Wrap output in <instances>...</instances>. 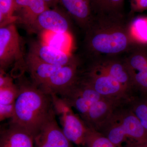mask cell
<instances>
[{
    "label": "cell",
    "instance_id": "6da1fadb",
    "mask_svg": "<svg viewBox=\"0 0 147 147\" xmlns=\"http://www.w3.org/2000/svg\"><path fill=\"white\" fill-rule=\"evenodd\" d=\"M123 15L94 16L86 30L87 47L93 53L114 56L126 52L135 45Z\"/></svg>",
    "mask_w": 147,
    "mask_h": 147
},
{
    "label": "cell",
    "instance_id": "7a4b0ae2",
    "mask_svg": "<svg viewBox=\"0 0 147 147\" xmlns=\"http://www.w3.org/2000/svg\"><path fill=\"white\" fill-rule=\"evenodd\" d=\"M18 86L14 114L9 124L24 129L34 137L55 112L52 98L33 83L21 82Z\"/></svg>",
    "mask_w": 147,
    "mask_h": 147
},
{
    "label": "cell",
    "instance_id": "3957f363",
    "mask_svg": "<svg viewBox=\"0 0 147 147\" xmlns=\"http://www.w3.org/2000/svg\"><path fill=\"white\" fill-rule=\"evenodd\" d=\"M103 134L117 147L127 138L136 143L147 142V130L133 112L111 118L106 123Z\"/></svg>",
    "mask_w": 147,
    "mask_h": 147
},
{
    "label": "cell",
    "instance_id": "277c9868",
    "mask_svg": "<svg viewBox=\"0 0 147 147\" xmlns=\"http://www.w3.org/2000/svg\"><path fill=\"white\" fill-rule=\"evenodd\" d=\"M50 95L54 111L56 115L59 116L62 129L66 137L71 143L77 145H85L88 127L74 113L71 105L66 100L57 94Z\"/></svg>",
    "mask_w": 147,
    "mask_h": 147
},
{
    "label": "cell",
    "instance_id": "5b68a950",
    "mask_svg": "<svg viewBox=\"0 0 147 147\" xmlns=\"http://www.w3.org/2000/svg\"><path fill=\"white\" fill-rule=\"evenodd\" d=\"M22 55L21 40L13 23L0 28V69L5 71Z\"/></svg>",
    "mask_w": 147,
    "mask_h": 147
},
{
    "label": "cell",
    "instance_id": "8992f818",
    "mask_svg": "<svg viewBox=\"0 0 147 147\" xmlns=\"http://www.w3.org/2000/svg\"><path fill=\"white\" fill-rule=\"evenodd\" d=\"M77 66V61L63 66L38 87L47 94L63 96L76 84Z\"/></svg>",
    "mask_w": 147,
    "mask_h": 147
},
{
    "label": "cell",
    "instance_id": "52a82bcc",
    "mask_svg": "<svg viewBox=\"0 0 147 147\" xmlns=\"http://www.w3.org/2000/svg\"><path fill=\"white\" fill-rule=\"evenodd\" d=\"M29 28L42 33L68 34L70 23L65 13L55 7L49 8L40 13Z\"/></svg>",
    "mask_w": 147,
    "mask_h": 147
},
{
    "label": "cell",
    "instance_id": "ba28073f",
    "mask_svg": "<svg viewBox=\"0 0 147 147\" xmlns=\"http://www.w3.org/2000/svg\"><path fill=\"white\" fill-rule=\"evenodd\" d=\"M55 115V112L34 137V147H73L58 124Z\"/></svg>",
    "mask_w": 147,
    "mask_h": 147
},
{
    "label": "cell",
    "instance_id": "9c48e42d",
    "mask_svg": "<svg viewBox=\"0 0 147 147\" xmlns=\"http://www.w3.org/2000/svg\"><path fill=\"white\" fill-rule=\"evenodd\" d=\"M85 82L103 97H114L126 90L125 87L101 69L93 66Z\"/></svg>",
    "mask_w": 147,
    "mask_h": 147
},
{
    "label": "cell",
    "instance_id": "30bf717a",
    "mask_svg": "<svg viewBox=\"0 0 147 147\" xmlns=\"http://www.w3.org/2000/svg\"><path fill=\"white\" fill-rule=\"evenodd\" d=\"M28 54L55 65L64 66L77 61L69 53L55 48L43 41L33 42L30 45Z\"/></svg>",
    "mask_w": 147,
    "mask_h": 147
},
{
    "label": "cell",
    "instance_id": "8fae6325",
    "mask_svg": "<svg viewBox=\"0 0 147 147\" xmlns=\"http://www.w3.org/2000/svg\"><path fill=\"white\" fill-rule=\"evenodd\" d=\"M49 8L43 0H15L13 16L16 21L29 28L40 13Z\"/></svg>",
    "mask_w": 147,
    "mask_h": 147
},
{
    "label": "cell",
    "instance_id": "7c38bea8",
    "mask_svg": "<svg viewBox=\"0 0 147 147\" xmlns=\"http://www.w3.org/2000/svg\"><path fill=\"white\" fill-rule=\"evenodd\" d=\"M59 3L86 30L92 22L94 16L90 0H59Z\"/></svg>",
    "mask_w": 147,
    "mask_h": 147
},
{
    "label": "cell",
    "instance_id": "4fadbf2b",
    "mask_svg": "<svg viewBox=\"0 0 147 147\" xmlns=\"http://www.w3.org/2000/svg\"><path fill=\"white\" fill-rule=\"evenodd\" d=\"M94 66L108 74L126 89L134 85L132 75L125 61L107 58L98 61Z\"/></svg>",
    "mask_w": 147,
    "mask_h": 147
},
{
    "label": "cell",
    "instance_id": "5bb4252c",
    "mask_svg": "<svg viewBox=\"0 0 147 147\" xmlns=\"http://www.w3.org/2000/svg\"><path fill=\"white\" fill-rule=\"evenodd\" d=\"M0 147H34V137L24 129L9 124L1 131Z\"/></svg>",
    "mask_w": 147,
    "mask_h": 147
},
{
    "label": "cell",
    "instance_id": "9a60e30c",
    "mask_svg": "<svg viewBox=\"0 0 147 147\" xmlns=\"http://www.w3.org/2000/svg\"><path fill=\"white\" fill-rule=\"evenodd\" d=\"M26 65L30 73L32 83L38 87L47 82L63 66L47 63L29 54Z\"/></svg>",
    "mask_w": 147,
    "mask_h": 147
},
{
    "label": "cell",
    "instance_id": "2e32d148",
    "mask_svg": "<svg viewBox=\"0 0 147 147\" xmlns=\"http://www.w3.org/2000/svg\"><path fill=\"white\" fill-rule=\"evenodd\" d=\"M94 16L123 15L124 0H90Z\"/></svg>",
    "mask_w": 147,
    "mask_h": 147
},
{
    "label": "cell",
    "instance_id": "e0dca14e",
    "mask_svg": "<svg viewBox=\"0 0 147 147\" xmlns=\"http://www.w3.org/2000/svg\"><path fill=\"white\" fill-rule=\"evenodd\" d=\"M129 31L135 45H147V16H139L129 24Z\"/></svg>",
    "mask_w": 147,
    "mask_h": 147
},
{
    "label": "cell",
    "instance_id": "ac0fdd59",
    "mask_svg": "<svg viewBox=\"0 0 147 147\" xmlns=\"http://www.w3.org/2000/svg\"><path fill=\"white\" fill-rule=\"evenodd\" d=\"M43 42L59 50L69 53L71 40L69 33H42Z\"/></svg>",
    "mask_w": 147,
    "mask_h": 147
},
{
    "label": "cell",
    "instance_id": "d6986e66",
    "mask_svg": "<svg viewBox=\"0 0 147 147\" xmlns=\"http://www.w3.org/2000/svg\"><path fill=\"white\" fill-rule=\"evenodd\" d=\"M133 77L134 73L147 67V49H136L125 60Z\"/></svg>",
    "mask_w": 147,
    "mask_h": 147
},
{
    "label": "cell",
    "instance_id": "ffe728a7",
    "mask_svg": "<svg viewBox=\"0 0 147 147\" xmlns=\"http://www.w3.org/2000/svg\"><path fill=\"white\" fill-rule=\"evenodd\" d=\"M110 107L109 102L102 98L90 105L85 119L88 123L97 124L108 115Z\"/></svg>",
    "mask_w": 147,
    "mask_h": 147
},
{
    "label": "cell",
    "instance_id": "44dd1931",
    "mask_svg": "<svg viewBox=\"0 0 147 147\" xmlns=\"http://www.w3.org/2000/svg\"><path fill=\"white\" fill-rule=\"evenodd\" d=\"M85 145L88 147H117L105 135L88 127L85 138Z\"/></svg>",
    "mask_w": 147,
    "mask_h": 147
},
{
    "label": "cell",
    "instance_id": "7402d4cb",
    "mask_svg": "<svg viewBox=\"0 0 147 147\" xmlns=\"http://www.w3.org/2000/svg\"><path fill=\"white\" fill-rule=\"evenodd\" d=\"M15 0H0V24L1 26L16 21L13 14Z\"/></svg>",
    "mask_w": 147,
    "mask_h": 147
},
{
    "label": "cell",
    "instance_id": "603a6c76",
    "mask_svg": "<svg viewBox=\"0 0 147 147\" xmlns=\"http://www.w3.org/2000/svg\"><path fill=\"white\" fill-rule=\"evenodd\" d=\"M19 89L18 86H11L0 88V105H9L14 103L18 97Z\"/></svg>",
    "mask_w": 147,
    "mask_h": 147
},
{
    "label": "cell",
    "instance_id": "cb8c5ba5",
    "mask_svg": "<svg viewBox=\"0 0 147 147\" xmlns=\"http://www.w3.org/2000/svg\"><path fill=\"white\" fill-rule=\"evenodd\" d=\"M133 113L147 130V105L144 101L136 104L134 106Z\"/></svg>",
    "mask_w": 147,
    "mask_h": 147
},
{
    "label": "cell",
    "instance_id": "d4e9b609",
    "mask_svg": "<svg viewBox=\"0 0 147 147\" xmlns=\"http://www.w3.org/2000/svg\"><path fill=\"white\" fill-rule=\"evenodd\" d=\"M134 85L147 91V67L133 75Z\"/></svg>",
    "mask_w": 147,
    "mask_h": 147
},
{
    "label": "cell",
    "instance_id": "484cf974",
    "mask_svg": "<svg viewBox=\"0 0 147 147\" xmlns=\"http://www.w3.org/2000/svg\"><path fill=\"white\" fill-rule=\"evenodd\" d=\"M14 103L9 105H0V121L13 117L15 111Z\"/></svg>",
    "mask_w": 147,
    "mask_h": 147
},
{
    "label": "cell",
    "instance_id": "4316f807",
    "mask_svg": "<svg viewBox=\"0 0 147 147\" xmlns=\"http://www.w3.org/2000/svg\"><path fill=\"white\" fill-rule=\"evenodd\" d=\"M130 5L133 12H142L147 10V0H130Z\"/></svg>",
    "mask_w": 147,
    "mask_h": 147
},
{
    "label": "cell",
    "instance_id": "83f0119b",
    "mask_svg": "<svg viewBox=\"0 0 147 147\" xmlns=\"http://www.w3.org/2000/svg\"><path fill=\"white\" fill-rule=\"evenodd\" d=\"M0 88L11 86L13 84L12 78L5 73V71L0 69Z\"/></svg>",
    "mask_w": 147,
    "mask_h": 147
},
{
    "label": "cell",
    "instance_id": "f1b7e54d",
    "mask_svg": "<svg viewBox=\"0 0 147 147\" xmlns=\"http://www.w3.org/2000/svg\"><path fill=\"white\" fill-rule=\"evenodd\" d=\"M127 147H147V142L139 143L133 142L132 143H129Z\"/></svg>",
    "mask_w": 147,
    "mask_h": 147
},
{
    "label": "cell",
    "instance_id": "f546056e",
    "mask_svg": "<svg viewBox=\"0 0 147 147\" xmlns=\"http://www.w3.org/2000/svg\"><path fill=\"white\" fill-rule=\"evenodd\" d=\"M47 4L49 7H55L59 3V0H43Z\"/></svg>",
    "mask_w": 147,
    "mask_h": 147
},
{
    "label": "cell",
    "instance_id": "4dcf8cb0",
    "mask_svg": "<svg viewBox=\"0 0 147 147\" xmlns=\"http://www.w3.org/2000/svg\"><path fill=\"white\" fill-rule=\"evenodd\" d=\"M144 102H145V103H146V104H147V100H145Z\"/></svg>",
    "mask_w": 147,
    "mask_h": 147
}]
</instances>
